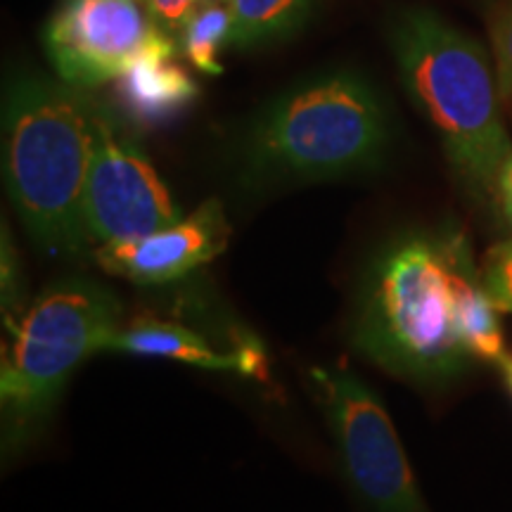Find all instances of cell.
<instances>
[{
  "mask_svg": "<svg viewBox=\"0 0 512 512\" xmlns=\"http://www.w3.org/2000/svg\"><path fill=\"white\" fill-rule=\"evenodd\" d=\"M470 256L463 235L403 233L370 256L356 294L351 337L370 361L396 375L437 382L475 358L458 316V268Z\"/></svg>",
  "mask_w": 512,
  "mask_h": 512,
  "instance_id": "cell-1",
  "label": "cell"
},
{
  "mask_svg": "<svg viewBox=\"0 0 512 512\" xmlns=\"http://www.w3.org/2000/svg\"><path fill=\"white\" fill-rule=\"evenodd\" d=\"M392 117L366 76L351 69L294 83L256 112L238 143V176L249 190L337 181L387 162Z\"/></svg>",
  "mask_w": 512,
  "mask_h": 512,
  "instance_id": "cell-2",
  "label": "cell"
},
{
  "mask_svg": "<svg viewBox=\"0 0 512 512\" xmlns=\"http://www.w3.org/2000/svg\"><path fill=\"white\" fill-rule=\"evenodd\" d=\"M98 105L62 79L15 76L3 100V169L24 228L53 259L91 252L83 214Z\"/></svg>",
  "mask_w": 512,
  "mask_h": 512,
  "instance_id": "cell-3",
  "label": "cell"
},
{
  "mask_svg": "<svg viewBox=\"0 0 512 512\" xmlns=\"http://www.w3.org/2000/svg\"><path fill=\"white\" fill-rule=\"evenodd\" d=\"M389 43L408 98L439 133L460 178L470 190L496 195L512 143L482 46L422 8L403 10L394 19Z\"/></svg>",
  "mask_w": 512,
  "mask_h": 512,
  "instance_id": "cell-4",
  "label": "cell"
},
{
  "mask_svg": "<svg viewBox=\"0 0 512 512\" xmlns=\"http://www.w3.org/2000/svg\"><path fill=\"white\" fill-rule=\"evenodd\" d=\"M117 297L83 275L48 285L22 316L5 320L3 399L5 453H17L43 430L76 368L95 351H110L121 323Z\"/></svg>",
  "mask_w": 512,
  "mask_h": 512,
  "instance_id": "cell-5",
  "label": "cell"
},
{
  "mask_svg": "<svg viewBox=\"0 0 512 512\" xmlns=\"http://www.w3.org/2000/svg\"><path fill=\"white\" fill-rule=\"evenodd\" d=\"M351 498L361 512H430L382 401L344 368H313Z\"/></svg>",
  "mask_w": 512,
  "mask_h": 512,
  "instance_id": "cell-6",
  "label": "cell"
},
{
  "mask_svg": "<svg viewBox=\"0 0 512 512\" xmlns=\"http://www.w3.org/2000/svg\"><path fill=\"white\" fill-rule=\"evenodd\" d=\"M83 214L93 242L138 240L183 219L174 197L140 147L98 107Z\"/></svg>",
  "mask_w": 512,
  "mask_h": 512,
  "instance_id": "cell-7",
  "label": "cell"
},
{
  "mask_svg": "<svg viewBox=\"0 0 512 512\" xmlns=\"http://www.w3.org/2000/svg\"><path fill=\"white\" fill-rule=\"evenodd\" d=\"M152 34L138 0H62L43 41L62 81L93 88L119 79Z\"/></svg>",
  "mask_w": 512,
  "mask_h": 512,
  "instance_id": "cell-8",
  "label": "cell"
},
{
  "mask_svg": "<svg viewBox=\"0 0 512 512\" xmlns=\"http://www.w3.org/2000/svg\"><path fill=\"white\" fill-rule=\"evenodd\" d=\"M230 226L221 202L209 200L171 226L138 240L110 242L95 249L107 273L138 285H162L209 264L228 245Z\"/></svg>",
  "mask_w": 512,
  "mask_h": 512,
  "instance_id": "cell-9",
  "label": "cell"
},
{
  "mask_svg": "<svg viewBox=\"0 0 512 512\" xmlns=\"http://www.w3.org/2000/svg\"><path fill=\"white\" fill-rule=\"evenodd\" d=\"M197 93V83L176 62L174 41L159 27H155L143 53L117 79L121 107L133 121L145 126L174 119Z\"/></svg>",
  "mask_w": 512,
  "mask_h": 512,
  "instance_id": "cell-10",
  "label": "cell"
},
{
  "mask_svg": "<svg viewBox=\"0 0 512 512\" xmlns=\"http://www.w3.org/2000/svg\"><path fill=\"white\" fill-rule=\"evenodd\" d=\"M110 351L174 358V361L190 363V366L197 368L233 370V373L247 375V363L242 349H238V354H219L192 330L159 318L143 316L128 323L126 328H119L110 344Z\"/></svg>",
  "mask_w": 512,
  "mask_h": 512,
  "instance_id": "cell-11",
  "label": "cell"
},
{
  "mask_svg": "<svg viewBox=\"0 0 512 512\" xmlns=\"http://www.w3.org/2000/svg\"><path fill=\"white\" fill-rule=\"evenodd\" d=\"M230 46L256 48L290 36L309 19L316 0H228Z\"/></svg>",
  "mask_w": 512,
  "mask_h": 512,
  "instance_id": "cell-12",
  "label": "cell"
},
{
  "mask_svg": "<svg viewBox=\"0 0 512 512\" xmlns=\"http://www.w3.org/2000/svg\"><path fill=\"white\" fill-rule=\"evenodd\" d=\"M458 316L463 339L472 358L498 363L505 356L501 325L496 318V304L486 294L484 285L477 280L472 259H467L458 268Z\"/></svg>",
  "mask_w": 512,
  "mask_h": 512,
  "instance_id": "cell-13",
  "label": "cell"
},
{
  "mask_svg": "<svg viewBox=\"0 0 512 512\" xmlns=\"http://www.w3.org/2000/svg\"><path fill=\"white\" fill-rule=\"evenodd\" d=\"M233 31V12L228 0H202L200 8L192 12L183 27V53L197 69L209 76L223 72L219 62V50L223 43H230Z\"/></svg>",
  "mask_w": 512,
  "mask_h": 512,
  "instance_id": "cell-14",
  "label": "cell"
},
{
  "mask_svg": "<svg viewBox=\"0 0 512 512\" xmlns=\"http://www.w3.org/2000/svg\"><path fill=\"white\" fill-rule=\"evenodd\" d=\"M484 290L496 309L512 311V240L496 245L486 256Z\"/></svg>",
  "mask_w": 512,
  "mask_h": 512,
  "instance_id": "cell-15",
  "label": "cell"
},
{
  "mask_svg": "<svg viewBox=\"0 0 512 512\" xmlns=\"http://www.w3.org/2000/svg\"><path fill=\"white\" fill-rule=\"evenodd\" d=\"M491 36H494L498 93H501V98H512V0H508L503 10L498 12Z\"/></svg>",
  "mask_w": 512,
  "mask_h": 512,
  "instance_id": "cell-16",
  "label": "cell"
},
{
  "mask_svg": "<svg viewBox=\"0 0 512 512\" xmlns=\"http://www.w3.org/2000/svg\"><path fill=\"white\" fill-rule=\"evenodd\" d=\"M202 0H147V10L155 27L162 31H181Z\"/></svg>",
  "mask_w": 512,
  "mask_h": 512,
  "instance_id": "cell-17",
  "label": "cell"
},
{
  "mask_svg": "<svg viewBox=\"0 0 512 512\" xmlns=\"http://www.w3.org/2000/svg\"><path fill=\"white\" fill-rule=\"evenodd\" d=\"M496 195H498V200H501L505 221L512 226V157L505 162L501 176H498Z\"/></svg>",
  "mask_w": 512,
  "mask_h": 512,
  "instance_id": "cell-18",
  "label": "cell"
},
{
  "mask_svg": "<svg viewBox=\"0 0 512 512\" xmlns=\"http://www.w3.org/2000/svg\"><path fill=\"white\" fill-rule=\"evenodd\" d=\"M498 366H501L503 375H505V382H508V387H510V392H512V356L505 354L501 361H498Z\"/></svg>",
  "mask_w": 512,
  "mask_h": 512,
  "instance_id": "cell-19",
  "label": "cell"
}]
</instances>
